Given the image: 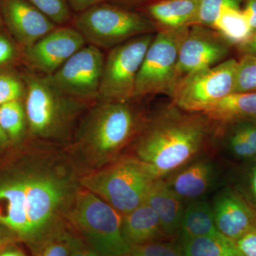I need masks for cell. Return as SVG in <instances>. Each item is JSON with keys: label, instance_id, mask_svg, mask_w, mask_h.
<instances>
[{"label": "cell", "instance_id": "74e56055", "mask_svg": "<svg viewBox=\"0 0 256 256\" xmlns=\"http://www.w3.org/2000/svg\"><path fill=\"white\" fill-rule=\"evenodd\" d=\"M120 2L126 4L134 5V6H142L146 4L150 0H118Z\"/></svg>", "mask_w": 256, "mask_h": 256}, {"label": "cell", "instance_id": "2e32d148", "mask_svg": "<svg viewBox=\"0 0 256 256\" xmlns=\"http://www.w3.org/2000/svg\"><path fill=\"white\" fill-rule=\"evenodd\" d=\"M36 214V198L24 178L0 185V223L21 236L33 238Z\"/></svg>", "mask_w": 256, "mask_h": 256}, {"label": "cell", "instance_id": "d590c367", "mask_svg": "<svg viewBox=\"0 0 256 256\" xmlns=\"http://www.w3.org/2000/svg\"><path fill=\"white\" fill-rule=\"evenodd\" d=\"M244 14L246 16L252 32L256 31V0H244Z\"/></svg>", "mask_w": 256, "mask_h": 256}, {"label": "cell", "instance_id": "8fae6325", "mask_svg": "<svg viewBox=\"0 0 256 256\" xmlns=\"http://www.w3.org/2000/svg\"><path fill=\"white\" fill-rule=\"evenodd\" d=\"M230 47V44L213 28L192 25L178 50L176 86L194 73L222 63Z\"/></svg>", "mask_w": 256, "mask_h": 256}, {"label": "cell", "instance_id": "52a82bcc", "mask_svg": "<svg viewBox=\"0 0 256 256\" xmlns=\"http://www.w3.org/2000/svg\"><path fill=\"white\" fill-rule=\"evenodd\" d=\"M188 28L156 32L138 72L134 99L156 94L171 97L176 86L178 50Z\"/></svg>", "mask_w": 256, "mask_h": 256}, {"label": "cell", "instance_id": "7402d4cb", "mask_svg": "<svg viewBox=\"0 0 256 256\" xmlns=\"http://www.w3.org/2000/svg\"><path fill=\"white\" fill-rule=\"evenodd\" d=\"M180 246L183 256H242L236 242L220 232L190 239Z\"/></svg>", "mask_w": 256, "mask_h": 256}, {"label": "cell", "instance_id": "d6a6232c", "mask_svg": "<svg viewBox=\"0 0 256 256\" xmlns=\"http://www.w3.org/2000/svg\"><path fill=\"white\" fill-rule=\"evenodd\" d=\"M252 160V166L248 173L246 190L242 195L256 210V158Z\"/></svg>", "mask_w": 256, "mask_h": 256}, {"label": "cell", "instance_id": "f1b7e54d", "mask_svg": "<svg viewBox=\"0 0 256 256\" xmlns=\"http://www.w3.org/2000/svg\"><path fill=\"white\" fill-rule=\"evenodd\" d=\"M130 256H183L175 240H161L132 247Z\"/></svg>", "mask_w": 256, "mask_h": 256}, {"label": "cell", "instance_id": "f546056e", "mask_svg": "<svg viewBox=\"0 0 256 256\" xmlns=\"http://www.w3.org/2000/svg\"><path fill=\"white\" fill-rule=\"evenodd\" d=\"M18 52L13 40L6 34L0 32V70L18 58Z\"/></svg>", "mask_w": 256, "mask_h": 256}, {"label": "cell", "instance_id": "484cf974", "mask_svg": "<svg viewBox=\"0 0 256 256\" xmlns=\"http://www.w3.org/2000/svg\"><path fill=\"white\" fill-rule=\"evenodd\" d=\"M244 0H202L194 24L212 28L215 20L224 8L240 9Z\"/></svg>", "mask_w": 256, "mask_h": 256}, {"label": "cell", "instance_id": "9c48e42d", "mask_svg": "<svg viewBox=\"0 0 256 256\" xmlns=\"http://www.w3.org/2000/svg\"><path fill=\"white\" fill-rule=\"evenodd\" d=\"M154 36L142 35L111 48L104 62L98 101L134 100L138 72Z\"/></svg>", "mask_w": 256, "mask_h": 256}, {"label": "cell", "instance_id": "ba28073f", "mask_svg": "<svg viewBox=\"0 0 256 256\" xmlns=\"http://www.w3.org/2000/svg\"><path fill=\"white\" fill-rule=\"evenodd\" d=\"M238 64L229 58L184 78L175 87L172 104L190 112L210 110L234 94Z\"/></svg>", "mask_w": 256, "mask_h": 256}, {"label": "cell", "instance_id": "cb8c5ba5", "mask_svg": "<svg viewBox=\"0 0 256 256\" xmlns=\"http://www.w3.org/2000/svg\"><path fill=\"white\" fill-rule=\"evenodd\" d=\"M26 116L22 100L0 106V127L9 140H16L24 131Z\"/></svg>", "mask_w": 256, "mask_h": 256}, {"label": "cell", "instance_id": "3957f363", "mask_svg": "<svg viewBox=\"0 0 256 256\" xmlns=\"http://www.w3.org/2000/svg\"><path fill=\"white\" fill-rule=\"evenodd\" d=\"M87 44L112 48L136 37L158 32L156 24L142 12L106 1L74 15L72 24Z\"/></svg>", "mask_w": 256, "mask_h": 256}, {"label": "cell", "instance_id": "ffe728a7", "mask_svg": "<svg viewBox=\"0 0 256 256\" xmlns=\"http://www.w3.org/2000/svg\"><path fill=\"white\" fill-rule=\"evenodd\" d=\"M202 114L217 126L256 121V92H234Z\"/></svg>", "mask_w": 256, "mask_h": 256}, {"label": "cell", "instance_id": "4fadbf2b", "mask_svg": "<svg viewBox=\"0 0 256 256\" xmlns=\"http://www.w3.org/2000/svg\"><path fill=\"white\" fill-rule=\"evenodd\" d=\"M223 170L213 152L198 154L166 175L164 182L185 203L205 200L220 186Z\"/></svg>", "mask_w": 256, "mask_h": 256}, {"label": "cell", "instance_id": "e575fe53", "mask_svg": "<svg viewBox=\"0 0 256 256\" xmlns=\"http://www.w3.org/2000/svg\"><path fill=\"white\" fill-rule=\"evenodd\" d=\"M66 1L73 12L76 14L85 11L94 5L106 0H66Z\"/></svg>", "mask_w": 256, "mask_h": 256}, {"label": "cell", "instance_id": "603a6c76", "mask_svg": "<svg viewBox=\"0 0 256 256\" xmlns=\"http://www.w3.org/2000/svg\"><path fill=\"white\" fill-rule=\"evenodd\" d=\"M230 45L238 46L252 35V30L242 10L226 8L222 10L212 28Z\"/></svg>", "mask_w": 256, "mask_h": 256}, {"label": "cell", "instance_id": "5b68a950", "mask_svg": "<svg viewBox=\"0 0 256 256\" xmlns=\"http://www.w3.org/2000/svg\"><path fill=\"white\" fill-rule=\"evenodd\" d=\"M26 120L32 133L40 137L56 136L89 104L62 94L46 77L33 72L23 76Z\"/></svg>", "mask_w": 256, "mask_h": 256}, {"label": "cell", "instance_id": "b9f144b4", "mask_svg": "<svg viewBox=\"0 0 256 256\" xmlns=\"http://www.w3.org/2000/svg\"><path fill=\"white\" fill-rule=\"evenodd\" d=\"M2 24V21L1 15H0V24Z\"/></svg>", "mask_w": 256, "mask_h": 256}, {"label": "cell", "instance_id": "60d3db41", "mask_svg": "<svg viewBox=\"0 0 256 256\" xmlns=\"http://www.w3.org/2000/svg\"><path fill=\"white\" fill-rule=\"evenodd\" d=\"M2 242V240L1 234H0V246H1Z\"/></svg>", "mask_w": 256, "mask_h": 256}, {"label": "cell", "instance_id": "836d02e7", "mask_svg": "<svg viewBox=\"0 0 256 256\" xmlns=\"http://www.w3.org/2000/svg\"><path fill=\"white\" fill-rule=\"evenodd\" d=\"M38 256H70L69 248L66 238L47 244Z\"/></svg>", "mask_w": 256, "mask_h": 256}, {"label": "cell", "instance_id": "277c9868", "mask_svg": "<svg viewBox=\"0 0 256 256\" xmlns=\"http://www.w3.org/2000/svg\"><path fill=\"white\" fill-rule=\"evenodd\" d=\"M158 178L148 165L131 156L85 176L82 183L87 190L126 215L144 203Z\"/></svg>", "mask_w": 256, "mask_h": 256}, {"label": "cell", "instance_id": "8d00e7d4", "mask_svg": "<svg viewBox=\"0 0 256 256\" xmlns=\"http://www.w3.org/2000/svg\"><path fill=\"white\" fill-rule=\"evenodd\" d=\"M237 48L242 56L256 57V31L252 32V35L244 43L237 46Z\"/></svg>", "mask_w": 256, "mask_h": 256}, {"label": "cell", "instance_id": "7a4b0ae2", "mask_svg": "<svg viewBox=\"0 0 256 256\" xmlns=\"http://www.w3.org/2000/svg\"><path fill=\"white\" fill-rule=\"evenodd\" d=\"M146 119L130 102L98 101L82 129L80 143L98 158H114L136 139Z\"/></svg>", "mask_w": 256, "mask_h": 256}, {"label": "cell", "instance_id": "83f0119b", "mask_svg": "<svg viewBox=\"0 0 256 256\" xmlns=\"http://www.w3.org/2000/svg\"><path fill=\"white\" fill-rule=\"evenodd\" d=\"M26 92L23 78L14 74L0 70V106L12 101L22 100Z\"/></svg>", "mask_w": 256, "mask_h": 256}, {"label": "cell", "instance_id": "8992f818", "mask_svg": "<svg viewBox=\"0 0 256 256\" xmlns=\"http://www.w3.org/2000/svg\"><path fill=\"white\" fill-rule=\"evenodd\" d=\"M122 216L88 190L77 194L72 213L74 224L101 256H122L130 252L132 247L122 235Z\"/></svg>", "mask_w": 256, "mask_h": 256}, {"label": "cell", "instance_id": "7bdbcfd3", "mask_svg": "<svg viewBox=\"0 0 256 256\" xmlns=\"http://www.w3.org/2000/svg\"><path fill=\"white\" fill-rule=\"evenodd\" d=\"M122 256H130V254H128V255Z\"/></svg>", "mask_w": 256, "mask_h": 256}, {"label": "cell", "instance_id": "30bf717a", "mask_svg": "<svg viewBox=\"0 0 256 256\" xmlns=\"http://www.w3.org/2000/svg\"><path fill=\"white\" fill-rule=\"evenodd\" d=\"M105 58L102 50L86 44L56 72L45 77L62 94L90 105L98 101Z\"/></svg>", "mask_w": 256, "mask_h": 256}, {"label": "cell", "instance_id": "7c38bea8", "mask_svg": "<svg viewBox=\"0 0 256 256\" xmlns=\"http://www.w3.org/2000/svg\"><path fill=\"white\" fill-rule=\"evenodd\" d=\"M86 44L72 25L58 26L33 44L22 48V55L32 72L48 76Z\"/></svg>", "mask_w": 256, "mask_h": 256}, {"label": "cell", "instance_id": "4316f807", "mask_svg": "<svg viewBox=\"0 0 256 256\" xmlns=\"http://www.w3.org/2000/svg\"><path fill=\"white\" fill-rule=\"evenodd\" d=\"M256 92V57L244 55L238 60L234 92Z\"/></svg>", "mask_w": 256, "mask_h": 256}, {"label": "cell", "instance_id": "1f68e13d", "mask_svg": "<svg viewBox=\"0 0 256 256\" xmlns=\"http://www.w3.org/2000/svg\"><path fill=\"white\" fill-rule=\"evenodd\" d=\"M236 242L242 256H256V229L248 232Z\"/></svg>", "mask_w": 256, "mask_h": 256}, {"label": "cell", "instance_id": "4dcf8cb0", "mask_svg": "<svg viewBox=\"0 0 256 256\" xmlns=\"http://www.w3.org/2000/svg\"><path fill=\"white\" fill-rule=\"evenodd\" d=\"M70 256H101L90 246L85 245L82 240L72 236H66Z\"/></svg>", "mask_w": 256, "mask_h": 256}, {"label": "cell", "instance_id": "6da1fadb", "mask_svg": "<svg viewBox=\"0 0 256 256\" xmlns=\"http://www.w3.org/2000/svg\"><path fill=\"white\" fill-rule=\"evenodd\" d=\"M216 126L206 116L170 104L146 119L136 138V158L158 178L178 169L195 156L212 151Z\"/></svg>", "mask_w": 256, "mask_h": 256}, {"label": "cell", "instance_id": "ac0fdd59", "mask_svg": "<svg viewBox=\"0 0 256 256\" xmlns=\"http://www.w3.org/2000/svg\"><path fill=\"white\" fill-rule=\"evenodd\" d=\"M144 202L159 216L166 238L175 240L178 236L186 203L172 191L162 178H158L148 192Z\"/></svg>", "mask_w": 256, "mask_h": 256}, {"label": "cell", "instance_id": "f35d334b", "mask_svg": "<svg viewBox=\"0 0 256 256\" xmlns=\"http://www.w3.org/2000/svg\"><path fill=\"white\" fill-rule=\"evenodd\" d=\"M9 141V138L0 127V146H6Z\"/></svg>", "mask_w": 256, "mask_h": 256}, {"label": "cell", "instance_id": "d6986e66", "mask_svg": "<svg viewBox=\"0 0 256 256\" xmlns=\"http://www.w3.org/2000/svg\"><path fill=\"white\" fill-rule=\"evenodd\" d=\"M122 232L131 247L156 240H170L163 232L159 216L146 202L124 215Z\"/></svg>", "mask_w": 256, "mask_h": 256}, {"label": "cell", "instance_id": "5bb4252c", "mask_svg": "<svg viewBox=\"0 0 256 256\" xmlns=\"http://www.w3.org/2000/svg\"><path fill=\"white\" fill-rule=\"evenodd\" d=\"M210 205L217 230L234 242L256 229V210L238 190L222 188Z\"/></svg>", "mask_w": 256, "mask_h": 256}, {"label": "cell", "instance_id": "9a60e30c", "mask_svg": "<svg viewBox=\"0 0 256 256\" xmlns=\"http://www.w3.org/2000/svg\"><path fill=\"white\" fill-rule=\"evenodd\" d=\"M0 15L10 36L22 48L58 26L26 0H0Z\"/></svg>", "mask_w": 256, "mask_h": 256}, {"label": "cell", "instance_id": "d4e9b609", "mask_svg": "<svg viewBox=\"0 0 256 256\" xmlns=\"http://www.w3.org/2000/svg\"><path fill=\"white\" fill-rule=\"evenodd\" d=\"M57 26L72 24L74 15L66 0H26Z\"/></svg>", "mask_w": 256, "mask_h": 256}, {"label": "cell", "instance_id": "44dd1931", "mask_svg": "<svg viewBox=\"0 0 256 256\" xmlns=\"http://www.w3.org/2000/svg\"><path fill=\"white\" fill-rule=\"evenodd\" d=\"M217 232L210 203L206 200H196L186 204L175 240L181 246L190 239Z\"/></svg>", "mask_w": 256, "mask_h": 256}, {"label": "cell", "instance_id": "ab89813d", "mask_svg": "<svg viewBox=\"0 0 256 256\" xmlns=\"http://www.w3.org/2000/svg\"><path fill=\"white\" fill-rule=\"evenodd\" d=\"M0 256H24L21 252L18 250H8L0 254Z\"/></svg>", "mask_w": 256, "mask_h": 256}, {"label": "cell", "instance_id": "e0dca14e", "mask_svg": "<svg viewBox=\"0 0 256 256\" xmlns=\"http://www.w3.org/2000/svg\"><path fill=\"white\" fill-rule=\"evenodd\" d=\"M202 0H150L141 8L158 30H178L194 25Z\"/></svg>", "mask_w": 256, "mask_h": 256}]
</instances>
